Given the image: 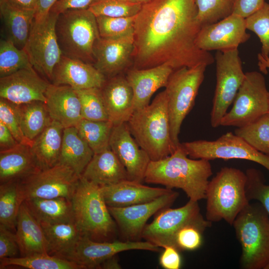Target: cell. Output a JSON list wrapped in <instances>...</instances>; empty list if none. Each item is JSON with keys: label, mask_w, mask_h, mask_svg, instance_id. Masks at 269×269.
Listing matches in <instances>:
<instances>
[{"label": "cell", "mask_w": 269, "mask_h": 269, "mask_svg": "<svg viewBox=\"0 0 269 269\" xmlns=\"http://www.w3.org/2000/svg\"><path fill=\"white\" fill-rule=\"evenodd\" d=\"M94 153L75 127L64 128L59 162L81 176Z\"/></svg>", "instance_id": "31"}, {"label": "cell", "mask_w": 269, "mask_h": 269, "mask_svg": "<svg viewBox=\"0 0 269 269\" xmlns=\"http://www.w3.org/2000/svg\"><path fill=\"white\" fill-rule=\"evenodd\" d=\"M15 234L20 257L48 254V245L42 227L23 203L18 214Z\"/></svg>", "instance_id": "27"}, {"label": "cell", "mask_w": 269, "mask_h": 269, "mask_svg": "<svg viewBox=\"0 0 269 269\" xmlns=\"http://www.w3.org/2000/svg\"><path fill=\"white\" fill-rule=\"evenodd\" d=\"M247 29L254 32L262 44L261 54L269 56V3L265 2L255 12L245 18Z\"/></svg>", "instance_id": "44"}, {"label": "cell", "mask_w": 269, "mask_h": 269, "mask_svg": "<svg viewBox=\"0 0 269 269\" xmlns=\"http://www.w3.org/2000/svg\"><path fill=\"white\" fill-rule=\"evenodd\" d=\"M188 156L193 159H245L256 162L269 171V156L253 147L232 132L215 140H198L181 143Z\"/></svg>", "instance_id": "12"}, {"label": "cell", "mask_w": 269, "mask_h": 269, "mask_svg": "<svg viewBox=\"0 0 269 269\" xmlns=\"http://www.w3.org/2000/svg\"><path fill=\"white\" fill-rule=\"evenodd\" d=\"M106 80L93 64L62 55L53 69L51 83L69 86L77 90L101 88Z\"/></svg>", "instance_id": "21"}, {"label": "cell", "mask_w": 269, "mask_h": 269, "mask_svg": "<svg viewBox=\"0 0 269 269\" xmlns=\"http://www.w3.org/2000/svg\"><path fill=\"white\" fill-rule=\"evenodd\" d=\"M216 64V85L210 114V124L216 128L233 103L245 77L238 49L217 51L215 57Z\"/></svg>", "instance_id": "10"}, {"label": "cell", "mask_w": 269, "mask_h": 269, "mask_svg": "<svg viewBox=\"0 0 269 269\" xmlns=\"http://www.w3.org/2000/svg\"><path fill=\"white\" fill-rule=\"evenodd\" d=\"M158 252L159 247L147 241L97 242L81 236L73 250L63 259L79 265L82 269H98L107 259L129 250Z\"/></svg>", "instance_id": "15"}, {"label": "cell", "mask_w": 269, "mask_h": 269, "mask_svg": "<svg viewBox=\"0 0 269 269\" xmlns=\"http://www.w3.org/2000/svg\"><path fill=\"white\" fill-rule=\"evenodd\" d=\"M135 15L118 17L103 15L96 16L100 37L116 38L134 34Z\"/></svg>", "instance_id": "43"}, {"label": "cell", "mask_w": 269, "mask_h": 269, "mask_svg": "<svg viewBox=\"0 0 269 269\" xmlns=\"http://www.w3.org/2000/svg\"><path fill=\"white\" fill-rule=\"evenodd\" d=\"M232 226L241 247L242 269H267L269 266V216L260 202L249 203Z\"/></svg>", "instance_id": "5"}, {"label": "cell", "mask_w": 269, "mask_h": 269, "mask_svg": "<svg viewBox=\"0 0 269 269\" xmlns=\"http://www.w3.org/2000/svg\"><path fill=\"white\" fill-rule=\"evenodd\" d=\"M212 174L210 160L188 157L180 143L167 157L150 161L144 181L171 189H181L190 200L199 201L205 199L209 178Z\"/></svg>", "instance_id": "2"}, {"label": "cell", "mask_w": 269, "mask_h": 269, "mask_svg": "<svg viewBox=\"0 0 269 269\" xmlns=\"http://www.w3.org/2000/svg\"><path fill=\"white\" fill-rule=\"evenodd\" d=\"M15 107L22 132L31 140L39 135L53 120L44 102L15 104Z\"/></svg>", "instance_id": "34"}, {"label": "cell", "mask_w": 269, "mask_h": 269, "mask_svg": "<svg viewBox=\"0 0 269 269\" xmlns=\"http://www.w3.org/2000/svg\"><path fill=\"white\" fill-rule=\"evenodd\" d=\"M48 245V254L63 258L75 247L81 236L74 222L40 223Z\"/></svg>", "instance_id": "33"}, {"label": "cell", "mask_w": 269, "mask_h": 269, "mask_svg": "<svg viewBox=\"0 0 269 269\" xmlns=\"http://www.w3.org/2000/svg\"><path fill=\"white\" fill-rule=\"evenodd\" d=\"M267 269H269V267H268Z\"/></svg>", "instance_id": "58"}, {"label": "cell", "mask_w": 269, "mask_h": 269, "mask_svg": "<svg viewBox=\"0 0 269 269\" xmlns=\"http://www.w3.org/2000/svg\"><path fill=\"white\" fill-rule=\"evenodd\" d=\"M23 201L19 180L0 184V224L15 232L18 214Z\"/></svg>", "instance_id": "35"}, {"label": "cell", "mask_w": 269, "mask_h": 269, "mask_svg": "<svg viewBox=\"0 0 269 269\" xmlns=\"http://www.w3.org/2000/svg\"><path fill=\"white\" fill-rule=\"evenodd\" d=\"M212 223L202 215L198 201L189 199L180 207L159 211L153 220L145 225L141 238L158 247L173 246L176 234L184 226L196 224L209 228Z\"/></svg>", "instance_id": "11"}, {"label": "cell", "mask_w": 269, "mask_h": 269, "mask_svg": "<svg viewBox=\"0 0 269 269\" xmlns=\"http://www.w3.org/2000/svg\"><path fill=\"white\" fill-rule=\"evenodd\" d=\"M197 19L202 26L217 22L233 13L234 0H195Z\"/></svg>", "instance_id": "42"}, {"label": "cell", "mask_w": 269, "mask_h": 269, "mask_svg": "<svg viewBox=\"0 0 269 269\" xmlns=\"http://www.w3.org/2000/svg\"><path fill=\"white\" fill-rule=\"evenodd\" d=\"M141 5L129 0H94L88 9L96 17H130L139 12Z\"/></svg>", "instance_id": "41"}, {"label": "cell", "mask_w": 269, "mask_h": 269, "mask_svg": "<svg viewBox=\"0 0 269 269\" xmlns=\"http://www.w3.org/2000/svg\"><path fill=\"white\" fill-rule=\"evenodd\" d=\"M30 66L32 65L24 49H19L6 38L0 39V78Z\"/></svg>", "instance_id": "39"}, {"label": "cell", "mask_w": 269, "mask_h": 269, "mask_svg": "<svg viewBox=\"0 0 269 269\" xmlns=\"http://www.w3.org/2000/svg\"><path fill=\"white\" fill-rule=\"evenodd\" d=\"M113 127L114 124L109 121L82 119L75 127L94 154H97L110 148V140Z\"/></svg>", "instance_id": "37"}, {"label": "cell", "mask_w": 269, "mask_h": 269, "mask_svg": "<svg viewBox=\"0 0 269 269\" xmlns=\"http://www.w3.org/2000/svg\"><path fill=\"white\" fill-rule=\"evenodd\" d=\"M39 223L56 224L74 222L71 200L64 197L33 198L23 202Z\"/></svg>", "instance_id": "32"}, {"label": "cell", "mask_w": 269, "mask_h": 269, "mask_svg": "<svg viewBox=\"0 0 269 269\" xmlns=\"http://www.w3.org/2000/svg\"><path fill=\"white\" fill-rule=\"evenodd\" d=\"M232 109L222 118L221 126L240 128L269 113V91L265 77L258 71L245 73V77Z\"/></svg>", "instance_id": "9"}, {"label": "cell", "mask_w": 269, "mask_h": 269, "mask_svg": "<svg viewBox=\"0 0 269 269\" xmlns=\"http://www.w3.org/2000/svg\"><path fill=\"white\" fill-rule=\"evenodd\" d=\"M94 0H59L56 2L50 11L59 14L69 9L88 8Z\"/></svg>", "instance_id": "51"}, {"label": "cell", "mask_w": 269, "mask_h": 269, "mask_svg": "<svg viewBox=\"0 0 269 269\" xmlns=\"http://www.w3.org/2000/svg\"><path fill=\"white\" fill-rule=\"evenodd\" d=\"M265 0H234L233 13L246 18L259 10Z\"/></svg>", "instance_id": "50"}, {"label": "cell", "mask_w": 269, "mask_h": 269, "mask_svg": "<svg viewBox=\"0 0 269 269\" xmlns=\"http://www.w3.org/2000/svg\"><path fill=\"white\" fill-rule=\"evenodd\" d=\"M201 27L195 0H149L142 4L134 22L132 68L167 64L175 70L212 64L213 56L196 43Z\"/></svg>", "instance_id": "1"}, {"label": "cell", "mask_w": 269, "mask_h": 269, "mask_svg": "<svg viewBox=\"0 0 269 269\" xmlns=\"http://www.w3.org/2000/svg\"><path fill=\"white\" fill-rule=\"evenodd\" d=\"M0 12L5 38L11 41L19 49H24L35 11L17 7L7 0H0Z\"/></svg>", "instance_id": "29"}, {"label": "cell", "mask_w": 269, "mask_h": 269, "mask_svg": "<svg viewBox=\"0 0 269 269\" xmlns=\"http://www.w3.org/2000/svg\"><path fill=\"white\" fill-rule=\"evenodd\" d=\"M134 34L116 38L101 37L94 47L93 65L106 79L121 74L132 59Z\"/></svg>", "instance_id": "20"}, {"label": "cell", "mask_w": 269, "mask_h": 269, "mask_svg": "<svg viewBox=\"0 0 269 269\" xmlns=\"http://www.w3.org/2000/svg\"><path fill=\"white\" fill-rule=\"evenodd\" d=\"M58 15L50 11L44 20H33L24 48L32 67L50 83L53 69L62 55L55 33Z\"/></svg>", "instance_id": "13"}, {"label": "cell", "mask_w": 269, "mask_h": 269, "mask_svg": "<svg viewBox=\"0 0 269 269\" xmlns=\"http://www.w3.org/2000/svg\"><path fill=\"white\" fill-rule=\"evenodd\" d=\"M19 143L9 129L0 122V151L12 148Z\"/></svg>", "instance_id": "52"}, {"label": "cell", "mask_w": 269, "mask_h": 269, "mask_svg": "<svg viewBox=\"0 0 269 269\" xmlns=\"http://www.w3.org/2000/svg\"><path fill=\"white\" fill-rule=\"evenodd\" d=\"M174 71L167 64L144 69H129L126 77L133 91L134 111L148 105L153 94L166 86Z\"/></svg>", "instance_id": "23"}, {"label": "cell", "mask_w": 269, "mask_h": 269, "mask_svg": "<svg viewBox=\"0 0 269 269\" xmlns=\"http://www.w3.org/2000/svg\"><path fill=\"white\" fill-rule=\"evenodd\" d=\"M127 124L133 136L151 161L167 157L178 147L171 136L168 98L165 90L148 105L134 111Z\"/></svg>", "instance_id": "3"}, {"label": "cell", "mask_w": 269, "mask_h": 269, "mask_svg": "<svg viewBox=\"0 0 269 269\" xmlns=\"http://www.w3.org/2000/svg\"><path fill=\"white\" fill-rule=\"evenodd\" d=\"M117 255L113 256L104 261L99 267L98 269H121Z\"/></svg>", "instance_id": "55"}, {"label": "cell", "mask_w": 269, "mask_h": 269, "mask_svg": "<svg viewBox=\"0 0 269 269\" xmlns=\"http://www.w3.org/2000/svg\"><path fill=\"white\" fill-rule=\"evenodd\" d=\"M59 0H38L34 20L36 21L44 20L48 15L51 8Z\"/></svg>", "instance_id": "53"}, {"label": "cell", "mask_w": 269, "mask_h": 269, "mask_svg": "<svg viewBox=\"0 0 269 269\" xmlns=\"http://www.w3.org/2000/svg\"><path fill=\"white\" fill-rule=\"evenodd\" d=\"M100 187L107 205L115 207L149 202L172 190L167 187H152L129 179Z\"/></svg>", "instance_id": "24"}, {"label": "cell", "mask_w": 269, "mask_h": 269, "mask_svg": "<svg viewBox=\"0 0 269 269\" xmlns=\"http://www.w3.org/2000/svg\"><path fill=\"white\" fill-rule=\"evenodd\" d=\"M208 228L196 224L184 226L176 234L173 247L179 251H192L198 249L202 243L203 233Z\"/></svg>", "instance_id": "47"}, {"label": "cell", "mask_w": 269, "mask_h": 269, "mask_svg": "<svg viewBox=\"0 0 269 269\" xmlns=\"http://www.w3.org/2000/svg\"><path fill=\"white\" fill-rule=\"evenodd\" d=\"M39 170L30 146L19 143L0 151V184L20 181Z\"/></svg>", "instance_id": "28"}, {"label": "cell", "mask_w": 269, "mask_h": 269, "mask_svg": "<svg viewBox=\"0 0 269 269\" xmlns=\"http://www.w3.org/2000/svg\"><path fill=\"white\" fill-rule=\"evenodd\" d=\"M179 196L172 190L152 201L134 205L108 207L124 241H140L148 220L160 210L170 207Z\"/></svg>", "instance_id": "16"}, {"label": "cell", "mask_w": 269, "mask_h": 269, "mask_svg": "<svg viewBox=\"0 0 269 269\" xmlns=\"http://www.w3.org/2000/svg\"><path fill=\"white\" fill-rule=\"evenodd\" d=\"M109 121L114 125L127 123L134 112V94L126 76L106 79L100 88Z\"/></svg>", "instance_id": "22"}, {"label": "cell", "mask_w": 269, "mask_h": 269, "mask_svg": "<svg viewBox=\"0 0 269 269\" xmlns=\"http://www.w3.org/2000/svg\"><path fill=\"white\" fill-rule=\"evenodd\" d=\"M55 33L62 55L94 64V47L100 36L96 17L88 8L59 14Z\"/></svg>", "instance_id": "7"}, {"label": "cell", "mask_w": 269, "mask_h": 269, "mask_svg": "<svg viewBox=\"0 0 269 269\" xmlns=\"http://www.w3.org/2000/svg\"><path fill=\"white\" fill-rule=\"evenodd\" d=\"M207 66L198 65L175 70L165 87L171 136L176 146L180 145L178 136L185 117L193 107Z\"/></svg>", "instance_id": "8"}, {"label": "cell", "mask_w": 269, "mask_h": 269, "mask_svg": "<svg viewBox=\"0 0 269 269\" xmlns=\"http://www.w3.org/2000/svg\"><path fill=\"white\" fill-rule=\"evenodd\" d=\"M71 201L74 223L81 236L97 242L117 240L118 227L100 186L81 176Z\"/></svg>", "instance_id": "4"}, {"label": "cell", "mask_w": 269, "mask_h": 269, "mask_svg": "<svg viewBox=\"0 0 269 269\" xmlns=\"http://www.w3.org/2000/svg\"><path fill=\"white\" fill-rule=\"evenodd\" d=\"M8 267L28 269H82L75 263L48 254H36L25 257L0 259V269Z\"/></svg>", "instance_id": "36"}, {"label": "cell", "mask_w": 269, "mask_h": 269, "mask_svg": "<svg viewBox=\"0 0 269 269\" xmlns=\"http://www.w3.org/2000/svg\"><path fill=\"white\" fill-rule=\"evenodd\" d=\"M81 176L100 186L129 179L126 169L111 148L94 154Z\"/></svg>", "instance_id": "26"}, {"label": "cell", "mask_w": 269, "mask_h": 269, "mask_svg": "<svg viewBox=\"0 0 269 269\" xmlns=\"http://www.w3.org/2000/svg\"><path fill=\"white\" fill-rule=\"evenodd\" d=\"M19 249L14 232L0 224V259L17 257Z\"/></svg>", "instance_id": "48"}, {"label": "cell", "mask_w": 269, "mask_h": 269, "mask_svg": "<svg viewBox=\"0 0 269 269\" xmlns=\"http://www.w3.org/2000/svg\"><path fill=\"white\" fill-rule=\"evenodd\" d=\"M234 134L258 151L269 156V113L248 125L237 128Z\"/></svg>", "instance_id": "38"}, {"label": "cell", "mask_w": 269, "mask_h": 269, "mask_svg": "<svg viewBox=\"0 0 269 269\" xmlns=\"http://www.w3.org/2000/svg\"><path fill=\"white\" fill-rule=\"evenodd\" d=\"M80 177L70 167L58 163L20 180L19 185L24 201L33 198L71 200Z\"/></svg>", "instance_id": "14"}, {"label": "cell", "mask_w": 269, "mask_h": 269, "mask_svg": "<svg viewBox=\"0 0 269 269\" xmlns=\"http://www.w3.org/2000/svg\"><path fill=\"white\" fill-rule=\"evenodd\" d=\"M75 91L80 102L82 119L96 121H109L100 88Z\"/></svg>", "instance_id": "40"}, {"label": "cell", "mask_w": 269, "mask_h": 269, "mask_svg": "<svg viewBox=\"0 0 269 269\" xmlns=\"http://www.w3.org/2000/svg\"><path fill=\"white\" fill-rule=\"evenodd\" d=\"M258 59L260 71L265 74H267V68H269V56L265 57L261 53H259L258 55Z\"/></svg>", "instance_id": "56"}, {"label": "cell", "mask_w": 269, "mask_h": 269, "mask_svg": "<svg viewBox=\"0 0 269 269\" xmlns=\"http://www.w3.org/2000/svg\"><path fill=\"white\" fill-rule=\"evenodd\" d=\"M161 254L159 264L165 269H179L182 264L179 251L173 246H168L163 248Z\"/></svg>", "instance_id": "49"}, {"label": "cell", "mask_w": 269, "mask_h": 269, "mask_svg": "<svg viewBox=\"0 0 269 269\" xmlns=\"http://www.w3.org/2000/svg\"><path fill=\"white\" fill-rule=\"evenodd\" d=\"M247 175L240 169L223 167L208 182L206 190L205 218L233 225L240 212L250 202L246 192Z\"/></svg>", "instance_id": "6"}, {"label": "cell", "mask_w": 269, "mask_h": 269, "mask_svg": "<svg viewBox=\"0 0 269 269\" xmlns=\"http://www.w3.org/2000/svg\"><path fill=\"white\" fill-rule=\"evenodd\" d=\"M46 105L52 120L64 128L76 127L82 119L81 105L75 90L67 85L50 83L46 93Z\"/></svg>", "instance_id": "25"}, {"label": "cell", "mask_w": 269, "mask_h": 269, "mask_svg": "<svg viewBox=\"0 0 269 269\" xmlns=\"http://www.w3.org/2000/svg\"><path fill=\"white\" fill-rule=\"evenodd\" d=\"M64 129L59 123L53 120L33 140L30 148L40 170L52 167L58 163Z\"/></svg>", "instance_id": "30"}, {"label": "cell", "mask_w": 269, "mask_h": 269, "mask_svg": "<svg viewBox=\"0 0 269 269\" xmlns=\"http://www.w3.org/2000/svg\"><path fill=\"white\" fill-rule=\"evenodd\" d=\"M247 182L246 192L249 201L256 200L264 207L269 216V185L265 183L262 173L254 168L246 172Z\"/></svg>", "instance_id": "45"}, {"label": "cell", "mask_w": 269, "mask_h": 269, "mask_svg": "<svg viewBox=\"0 0 269 269\" xmlns=\"http://www.w3.org/2000/svg\"><path fill=\"white\" fill-rule=\"evenodd\" d=\"M245 18L232 13L217 22L202 26L196 40L197 47L205 51L237 49L251 35L247 32Z\"/></svg>", "instance_id": "17"}, {"label": "cell", "mask_w": 269, "mask_h": 269, "mask_svg": "<svg viewBox=\"0 0 269 269\" xmlns=\"http://www.w3.org/2000/svg\"><path fill=\"white\" fill-rule=\"evenodd\" d=\"M0 122L9 129L19 143L32 145L33 141L26 138L21 130L15 104L2 98H0Z\"/></svg>", "instance_id": "46"}, {"label": "cell", "mask_w": 269, "mask_h": 269, "mask_svg": "<svg viewBox=\"0 0 269 269\" xmlns=\"http://www.w3.org/2000/svg\"><path fill=\"white\" fill-rule=\"evenodd\" d=\"M110 147L126 169L129 180L144 181L151 160L133 137L127 123L114 125Z\"/></svg>", "instance_id": "19"}, {"label": "cell", "mask_w": 269, "mask_h": 269, "mask_svg": "<svg viewBox=\"0 0 269 269\" xmlns=\"http://www.w3.org/2000/svg\"><path fill=\"white\" fill-rule=\"evenodd\" d=\"M12 5L21 9L35 11L38 0H7Z\"/></svg>", "instance_id": "54"}, {"label": "cell", "mask_w": 269, "mask_h": 269, "mask_svg": "<svg viewBox=\"0 0 269 269\" xmlns=\"http://www.w3.org/2000/svg\"><path fill=\"white\" fill-rule=\"evenodd\" d=\"M132 2H135V3H139L140 4H143L144 3L146 2L149 0H129Z\"/></svg>", "instance_id": "57"}, {"label": "cell", "mask_w": 269, "mask_h": 269, "mask_svg": "<svg viewBox=\"0 0 269 269\" xmlns=\"http://www.w3.org/2000/svg\"><path fill=\"white\" fill-rule=\"evenodd\" d=\"M50 83L30 66L0 78V98L17 105L33 101L45 103Z\"/></svg>", "instance_id": "18"}]
</instances>
